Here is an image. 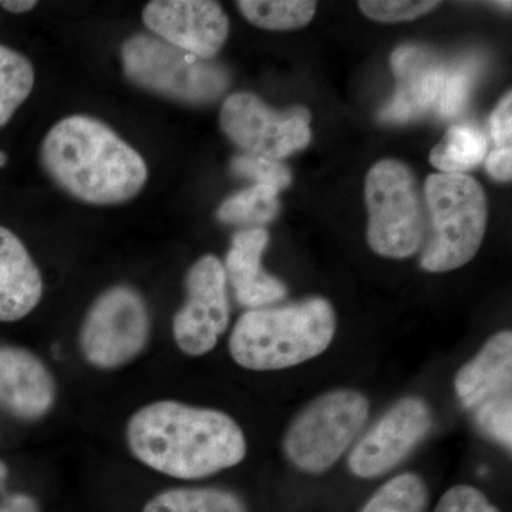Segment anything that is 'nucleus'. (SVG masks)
Returning <instances> with one entry per match:
<instances>
[{"mask_svg":"<svg viewBox=\"0 0 512 512\" xmlns=\"http://www.w3.org/2000/svg\"><path fill=\"white\" fill-rule=\"evenodd\" d=\"M127 446L143 466L178 480H200L241 464L247 439L221 410L158 400L128 420Z\"/></svg>","mask_w":512,"mask_h":512,"instance_id":"nucleus-1","label":"nucleus"},{"mask_svg":"<svg viewBox=\"0 0 512 512\" xmlns=\"http://www.w3.org/2000/svg\"><path fill=\"white\" fill-rule=\"evenodd\" d=\"M43 167L67 194L92 205L133 200L146 185V161L107 124L70 116L50 128L43 140Z\"/></svg>","mask_w":512,"mask_h":512,"instance_id":"nucleus-2","label":"nucleus"},{"mask_svg":"<svg viewBox=\"0 0 512 512\" xmlns=\"http://www.w3.org/2000/svg\"><path fill=\"white\" fill-rule=\"evenodd\" d=\"M335 333V311L323 298L281 308L251 309L235 323L229 353L244 369L274 372L322 355Z\"/></svg>","mask_w":512,"mask_h":512,"instance_id":"nucleus-3","label":"nucleus"},{"mask_svg":"<svg viewBox=\"0 0 512 512\" xmlns=\"http://www.w3.org/2000/svg\"><path fill=\"white\" fill-rule=\"evenodd\" d=\"M430 234L420 265L431 274L454 271L476 256L487 227L483 187L466 174H431L424 188Z\"/></svg>","mask_w":512,"mask_h":512,"instance_id":"nucleus-4","label":"nucleus"},{"mask_svg":"<svg viewBox=\"0 0 512 512\" xmlns=\"http://www.w3.org/2000/svg\"><path fill=\"white\" fill-rule=\"evenodd\" d=\"M128 79L148 92L190 104L217 100L228 89L221 64L200 59L154 35L140 33L121 47Z\"/></svg>","mask_w":512,"mask_h":512,"instance_id":"nucleus-5","label":"nucleus"},{"mask_svg":"<svg viewBox=\"0 0 512 512\" xmlns=\"http://www.w3.org/2000/svg\"><path fill=\"white\" fill-rule=\"evenodd\" d=\"M369 410V400L356 390L322 394L293 419L286 431V457L305 473H325L359 436Z\"/></svg>","mask_w":512,"mask_h":512,"instance_id":"nucleus-6","label":"nucleus"},{"mask_svg":"<svg viewBox=\"0 0 512 512\" xmlns=\"http://www.w3.org/2000/svg\"><path fill=\"white\" fill-rule=\"evenodd\" d=\"M366 202L367 241L376 254L404 259L419 251L426 220L416 178L407 165L396 160L373 165L366 178Z\"/></svg>","mask_w":512,"mask_h":512,"instance_id":"nucleus-7","label":"nucleus"},{"mask_svg":"<svg viewBox=\"0 0 512 512\" xmlns=\"http://www.w3.org/2000/svg\"><path fill=\"white\" fill-rule=\"evenodd\" d=\"M151 318L141 293L127 285L101 293L87 311L79 333L80 352L94 369H120L147 349Z\"/></svg>","mask_w":512,"mask_h":512,"instance_id":"nucleus-8","label":"nucleus"},{"mask_svg":"<svg viewBox=\"0 0 512 512\" xmlns=\"http://www.w3.org/2000/svg\"><path fill=\"white\" fill-rule=\"evenodd\" d=\"M221 127L251 156L281 160L311 143V113L293 107L278 113L252 93H235L225 100Z\"/></svg>","mask_w":512,"mask_h":512,"instance_id":"nucleus-9","label":"nucleus"},{"mask_svg":"<svg viewBox=\"0 0 512 512\" xmlns=\"http://www.w3.org/2000/svg\"><path fill=\"white\" fill-rule=\"evenodd\" d=\"M227 275L215 255H205L185 276L187 299L173 320L175 345L187 356L212 352L229 325Z\"/></svg>","mask_w":512,"mask_h":512,"instance_id":"nucleus-10","label":"nucleus"},{"mask_svg":"<svg viewBox=\"0 0 512 512\" xmlns=\"http://www.w3.org/2000/svg\"><path fill=\"white\" fill-rule=\"evenodd\" d=\"M433 426L430 406L420 397H403L376 421L350 451L353 476L370 480L400 466Z\"/></svg>","mask_w":512,"mask_h":512,"instance_id":"nucleus-11","label":"nucleus"},{"mask_svg":"<svg viewBox=\"0 0 512 512\" xmlns=\"http://www.w3.org/2000/svg\"><path fill=\"white\" fill-rule=\"evenodd\" d=\"M143 22L154 36L205 60L220 52L229 33L228 16L210 0H154Z\"/></svg>","mask_w":512,"mask_h":512,"instance_id":"nucleus-12","label":"nucleus"},{"mask_svg":"<svg viewBox=\"0 0 512 512\" xmlns=\"http://www.w3.org/2000/svg\"><path fill=\"white\" fill-rule=\"evenodd\" d=\"M390 62L397 89L380 111L383 123H406L436 107L447 73L439 57L424 47L406 45L394 50Z\"/></svg>","mask_w":512,"mask_h":512,"instance_id":"nucleus-13","label":"nucleus"},{"mask_svg":"<svg viewBox=\"0 0 512 512\" xmlns=\"http://www.w3.org/2000/svg\"><path fill=\"white\" fill-rule=\"evenodd\" d=\"M56 380L35 353L0 346V409L15 419L36 421L55 406Z\"/></svg>","mask_w":512,"mask_h":512,"instance_id":"nucleus-14","label":"nucleus"},{"mask_svg":"<svg viewBox=\"0 0 512 512\" xmlns=\"http://www.w3.org/2000/svg\"><path fill=\"white\" fill-rule=\"evenodd\" d=\"M268 242L264 228L247 229L232 239L224 269L239 305L261 309L286 296V286L262 269V254Z\"/></svg>","mask_w":512,"mask_h":512,"instance_id":"nucleus-15","label":"nucleus"},{"mask_svg":"<svg viewBox=\"0 0 512 512\" xmlns=\"http://www.w3.org/2000/svg\"><path fill=\"white\" fill-rule=\"evenodd\" d=\"M43 295V278L25 244L0 227V322L26 318Z\"/></svg>","mask_w":512,"mask_h":512,"instance_id":"nucleus-16","label":"nucleus"},{"mask_svg":"<svg viewBox=\"0 0 512 512\" xmlns=\"http://www.w3.org/2000/svg\"><path fill=\"white\" fill-rule=\"evenodd\" d=\"M512 387V333L491 336L470 362L458 370L454 389L466 409L474 410L487 400L510 394Z\"/></svg>","mask_w":512,"mask_h":512,"instance_id":"nucleus-17","label":"nucleus"},{"mask_svg":"<svg viewBox=\"0 0 512 512\" xmlns=\"http://www.w3.org/2000/svg\"><path fill=\"white\" fill-rule=\"evenodd\" d=\"M143 512H248V508L239 495L224 488L180 487L151 497Z\"/></svg>","mask_w":512,"mask_h":512,"instance_id":"nucleus-18","label":"nucleus"},{"mask_svg":"<svg viewBox=\"0 0 512 512\" xmlns=\"http://www.w3.org/2000/svg\"><path fill=\"white\" fill-rule=\"evenodd\" d=\"M485 153L487 141L478 128L454 126L431 150L430 163L441 174H463L483 163Z\"/></svg>","mask_w":512,"mask_h":512,"instance_id":"nucleus-19","label":"nucleus"},{"mask_svg":"<svg viewBox=\"0 0 512 512\" xmlns=\"http://www.w3.org/2000/svg\"><path fill=\"white\" fill-rule=\"evenodd\" d=\"M35 86L32 63L16 50L0 45V127L28 100Z\"/></svg>","mask_w":512,"mask_h":512,"instance_id":"nucleus-20","label":"nucleus"},{"mask_svg":"<svg viewBox=\"0 0 512 512\" xmlns=\"http://www.w3.org/2000/svg\"><path fill=\"white\" fill-rule=\"evenodd\" d=\"M237 5L252 25L268 30L301 29L316 12V2L306 0H241Z\"/></svg>","mask_w":512,"mask_h":512,"instance_id":"nucleus-21","label":"nucleus"},{"mask_svg":"<svg viewBox=\"0 0 512 512\" xmlns=\"http://www.w3.org/2000/svg\"><path fill=\"white\" fill-rule=\"evenodd\" d=\"M278 192L276 188L262 184L238 192L221 205L218 220L225 224H266L278 214Z\"/></svg>","mask_w":512,"mask_h":512,"instance_id":"nucleus-22","label":"nucleus"},{"mask_svg":"<svg viewBox=\"0 0 512 512\" xmlns=\"http://www.w3.org/2000/svg\"><path fill=\"white\" fill-rule=\"evenodd\" d=\"M427 503L429 491L423 478L406 473L382 485L360 512H424Z\"/></svg>","mask_w":512,"mask_h":512,"instance_id":"nucleus-23","label":"nucleus"},{"mask_svg":"<svg viewBox=\"0 0 512 512\" xmlns=\"http://www.w3.org/2000/svg\"><path fill=\"white\" fill-rule=\"evenodd\" d=\"M478 72L477 60L470 59L448 67L443 89H441L436 109L444 119L457 116L463 110L464 104L473 89L474 79Z\"/></svg>","mask_w":512,"mask_h":512,"instance_id":"nucleus-24","label":"nucleus"},{"mask_svg":"<svg viewBox=\"0 0 512 512\" xmlns=\"http://www.w3.org/2000/svg\"><path fill=\"white\" fill-rule=\"evenodd\" d=\"M477 426L490 439L511 450L512 447V396L494 397L474 409Z\"/></svg>","mask_w":512,"mask_h":512,"instance_id":"nucleus-25","label":"nucleus"},{"mask_svg":"<svg viewBox=\"0 0 512 512\" xmlns=\"http://www.w3.org/2000/svg\"><path fill=\"white\" fill-rule=\"evenodd\" d=\"M232 171L241 177L255 180L256 184L269 185L276 190L288 187L292 181L291 171L278 161L259 156H239L232 160Z\"/></svg>","mask_w":512,"mask_h":512,"instance_id":"nucleus-26","label":"nucleus"},{"mask_svg":"<svg viewBox=\"0 0 512 512\" xmlns=\"http://www.w3.org/2000/svg\"><path fill=\"white\" fill-rule=\"evenodd\" d=\"M439 6V2L429 0H362L359 8L370 19L382 23H397L413 20Z\"/></svg>","mask_w":512,"mask_h":512,"instance_id":"nucleus-27","label":"nucleus"},{"mask_svg":"<svg viewBox=\"0 0 512 512\" xmlns=\"http://www.w3.org/2000/svg\"><path fill=\"white\" fill-rule=\"evenodd\" d=\"M434 512H500L480 490L456 485L441 497Z\"/></svg>","mask_w":512,"mask_h":512,"instance_id":"nucleus-28","label":"nucleus"},{"mask_svg":"<svg viewBox=\"0 0 512 512\" xmlns=\"http://www.w3.org/2000/svg\"><path fill=\"white\" fill-rule=\"evenodd\" d=\"M491 136L498 148L511 147L512 138V96L505 94L495 107L490 119Z\"/></svg>","mask_w":512,"mask_h":512,"instance_id":"nucleus-29","label":"nucleus"},{"mask_svg":"<svg viewBox=\"0 0 512 512\" xmlns=\"http://www.w3.org/2000/svg\"><path fill=\"white\" fill-rule=\"evenodd\" d=\"M8 466L0 460V483L8 478ZM0 512H40L35 498L28 494H0Z\"/></svg>","mask_w":512,"mask_h":512,"instance_id":"nucleus-30","label":"nucleus"},{"mask_svg":"<svg viewBox=\"0 0 512 512\" xmlns=\"http://www.w3.org/2000/svg\"><path fill=\"white\" fill-rule=\"evenodd\" d=\"M488 174L495 180L511 181L512 150L511 147L497 148L485 161Z\"/></svg>","mask_w":512,"mask_h":512,"instance_id":"nucleus-31","label":"nucleus"},{"mask_svg":"<svg viewBox=\"0 0 512 512\" xmlns=\"http://www.w3.org/2000/svg\"><path fill=\"white\" fill-rule=\"evenodd\" d=\"M0 6L10 13H25L35 8L36 2L33 0H2Z\"/></svg>","mask_w":512,"mask_h":512,"instance_id":"nucleus-32","label":"nucleus"},{"mask_svg":"<svg viewBox=\"0 0 512 512\" xmlns=\"http://www.w3.org/2000/svg\"><path fill=\"white\" fill-rule=\"evenodd\" d=\"M6 164V154L0 153V167H5Z\"/></svg>","mask_w":512,"mask_h":512,"instance_id":"nucleus-33","label":"nucleus"}]
</instances>
